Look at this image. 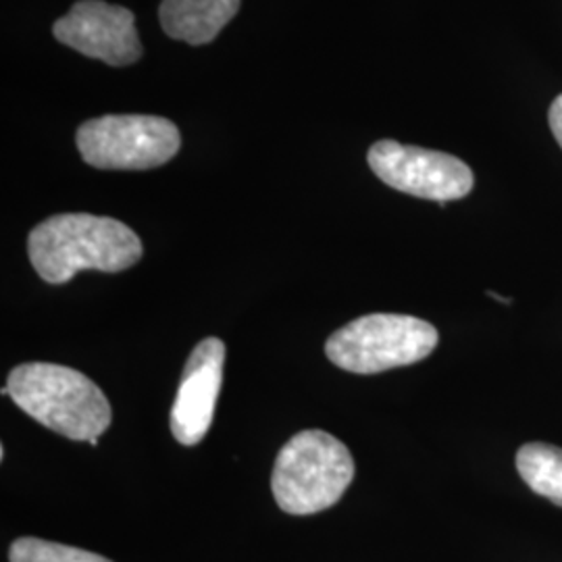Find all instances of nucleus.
<instances>
[{
    "label": "nucleus",
    "instance_id": "nucleus-10",
    "mask_svg": "<svg viewBox=\"0 0 562 562\" xmlns=\"http://www.w3.org/2000/svg\"><path fill=\"white\" fill-rule=\"evenodd\" d=\"M522 482L550 503L562 506V448L550 443H525L517 452Z\"/></svg>",
    "mask_w": 562,
    "mask_h": 562
},
{
    "label": "nucleus",
    "instance_id": "nucleus-4",
    "mask_svg": "<svg viewBox=\"0 0 562 562\" xmlns=\"http://www.w3.org/2000/svg\"><path fill=\"white\" fill-rule=\"evenodd\" d=\"M438 329L411 315L375 313L344 325L325 344L327 359L344 371L371 375L427 359Z\"/></svg>",
    "mask_w": 562,
    "mask_h": 562
},
{
    "label": "nucleus",
    "instance_id": "nucleus-1",
    "mask_svg": "<svg viewBox=\"0 0 562 562\" xmlns=\"http://www.w3.org/2000/svg\"><path fill=\"white\" fill-rule=\"evenodd\" d=\"M142 241L134 229L111 217L63 213L36 225L27 255L48 283H67L80 271L120 273L140 261Z\"/></svg>",
    "mask_w": 562,
    "mask_h": 562
},
{
    "label": "nucleus",
    "instance_id": "nucleus-3",
    "mask_svg": "<svg viewBox=\"0 0 562 562\" xmlns=\"http://www.w3.org/2000/svg\"><path fill=\"white\" fill-rule=\"evenodd\" d=\"M355 480L350 450L322 429L296 434L273 464L271 490L288 515H315L340 501Z\"/></svg>",
    "mask_w": 562,
    "mask_h": 562
},
{
    "label": "nucleus",
    "instance_id": "nucleus-9",
    "mask_svg": "<svg viewBox=\"0 0 562 562\" xmlns=\"http://www.w3.org/2000/svg\"><path fill=\"white\" fill-rule=\"evenodd\" d=\"M241 0H162L159 20L173 41L202 46L236 18Z\"/></svg>",
    "mask_w": 562,
    "mask_h": 562
},
{
    "label": "nucleus",
    "instance_id": "nucleus-11",
    "mask_svg": "<svg viewBox=\"0 0 562 562\" xmlns=\"http://www.w3.org/2000/svg\"><path fill=\"white\" fill-rule=\"evenodd\" d=\"M11 562H113L101 554L38 538H20L11 543Z\"/></svg>",
    "mask_w": 562,
    "mask_h": 562
},
{
    "label": "nucleus",
    "instance_id": "nucleus-12",
    "mask_svg": "<svg viewBox=\"0 0 562 562\" xmlns=\"http://www.w3.org/2000/svg\"><path fill=\"white\" fill-rule=\"evenodd\" d=\"M548 121H550V130H552L554 138L561 144L562 148V94L552 102L550 113H548Z\"/></svg>",
    "mask_w": 562,
    "mask_h": 562
},
{
    "label": "nucleus",
    "instance_id": "nucleus-6",
    "mask_svg": "<svg viewBox=\"0 0 562 562\" xmlns=\"http://www.w3.org/2000/svg\"><path fill=\"white\" fill-rule=\"evenodd\" d=\"M367 161L390 188L440 204L464 199L475 183L473 171L461 159L394 140L375 142L369 148Z\"/></svg>",
    "mask_w": 562,
    "mask_h": 562
},
{
    "label": "nucleus",
    "instance_id": "nucleus-7",
    "mask_svg": "<svg viewBox=\"0 0 562 562\" xmlns=\"http://www.w3.org/2000/svg\"><path fill=\"white\" fill-rule=\"evenodd\" d=\"M53 34L90 59L111 67H125L142 57V44L134 13L102 0H80L63 15Z\"/></svg>",
    "mask_w": 562,
    "mask_h": 562
},
{
    "label": "nucleus",
    "instance_id": "nucleus-2",
    "mask_svg": "<svg viewBox=\"0 0 562 562\" xmlns=\"http://www.w3.org/2000/svg\"><path fill=\"white\" fill-rule=\"evenodd\" d=\"M7 390L32 419L63 438L99 446L113 411L101 387L80 371L53 362H25L9 373Z\"/></svg>",
    "mask_w": 562,
    "mask_h": 562
},
{
    "label": "nucleus",
    "instance_id": "nucleus-5",
    "mask_svg": "<svg viewBox=\"0 0 562 562\" xmlns=\"http://www.w3.org/2000/svg\"><path fill=\"white\" fill-rule=\"evenodd\" d=\"M81 159L97 169L144 171L171 161L180 150L176 123L155 115H104L78 130Z\"/></svg>",
    "mask_w": 562,
    "mask_h": 562
},
{
    "label": "nucleus",
    "instance_id": "nucleus-8",
    "mask_svg": "<svg viewBox=\"0 0 562 562\" xmlns=\"http://www.w3.org/2000/svg\"><path fill=\"white\" fill-rule=\"evenodd\" d=\"M225 364V344L202 340L188 357L176 401L171 406V434L183 446H194L209 434L220 398Z\"/></svg>",
    "mask_w": 562,
    "mask_h": 562
}]
</instances>
